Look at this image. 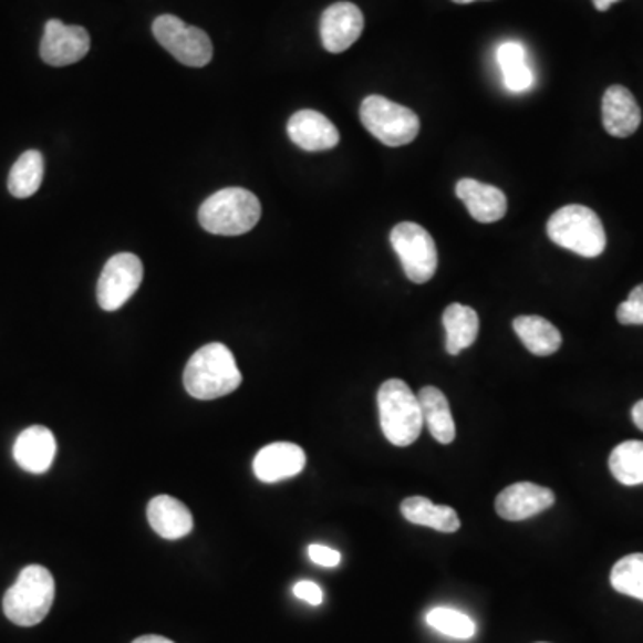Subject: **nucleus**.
<instances>
[{
    "label": "nucleus",
    "mask_w": 643,
    "mask_h": 643,
    "mask_svg": "<svg viewBox=\"0 0 643 643\" xmlns=\"http://www.w3.org/2000/svg\"><path fill=\"white\" fill-rule=\"evenodd\" d=\"M602 124L615 138H628L642 124V110L630 90L613 84L602 97Z\"/></svg>",
    "instance_id": "15"
},
{
    "label": "nucleus",
    "mask_w": 643,
    "mask_h": 643,
    "mask_svg": "<svg viewBox=\"0 0 643 643\" xmlns=\"http://www.w3.org/2000/svg\"><path fill=\"white\" fill-rule=\"evenodd\" d=\"M293 593H295V598L302 599L311 606H320L322 601H324V593L320 590L319 584L313 583V581H299L293 587Z\"/></svg>",
    "instance_id": "30"
},
{
    "label": "nucleus",
    "mask_w": 643,
    "mask_h": 643,
    "mask_svg": "<svg viewBox=\"0 0 643 643\" xmlns=\"http://www.w3.org/2000/svg\"><path fill=\"white\" fill-rule=\"evenodd\" d=\"M188 394L199 401H214L232 394L241 384V372L232 352L224 343H208L195 352L183 374Z\"/></svg>",
    "instance_id": "1"
},
{
    "label": "nucleus",
    "mask_w": 643,
    "mask_h": 643,
    "mask_svg": "<svg viewBox=\"0 0 643 643\" xmlns=\"http://www.w3.org/2000/svg\"><path fill=\"white\" fill-rule=\"evenodd\" d=\"M43 156L38 151L23 153L8 177V190L17 199H28L40 190L43 182Z\"/></svg>",
    "instance_id": "24"
},
{
    "label": "nucleus",
    "mask_w": 643,
    "mask_h": 643,
    "mask_svg": "<svg viewBox=\"0 0 643 643\" xmlns=\"http://www.w3.org/2000/svg\"><path fill=\"white\" fill-rule=\"evenodd\" d=\"M497 63L509 92H528L535 83L531 66L526 61V49L519 42H506L497 49Z\"/></svg>",
    "instance_id": "23"
},
{
    "label": "nucleus",
    "mask_w": 643,
    "mask_h": 643,
    "mask_svg": "<svg viewBox=\"0 0 643 643\" xmlns=\"http://www.w3.org/2000/svg\"><path fill=\"white\" fill-rule=\"evenodd\" d=\"M514 329L523 348L535 356H551L560 351L561 333L549 320L538 315L517 317L514 320Z\"/></svg>",
    "instance_id": "21"
},
{
    "label": "nucleus",
    "mask_w": 643,
    "mask_h": 643,
    "mask_svg": "<svg viewBox=\"0 0 643 643\" xmlns=\"http://www.w3.org/2000/svg\"><path fill=\"white\" fill-rule=\"evenodd\" d=\"M554 502V491L546 486L535 485V483H515L497 496L496 509L500 519L520 522L552 508Z\"/></svg>",
    "instance_id": "12"
},
{
    "label": "nucleus",
    "mask_w": 643,
    "mask_h": 643,
    "mask_svg": "<svg viewBox=\"0 0 643 643\" xmlns=\"http://www.w3.org/2000/svg\"><path fill=\"white\" fill-rule=\"evenodd\" d=\"M308 554H310V560L313 563L325 567V569H334L342 561V554L336 549L320 546V543H311L310 549H308Z\"/></svg>",
    "instance_id": "29"
},
{
    "label": "nucleus",
    "mask_w": 643,
    "mask_h": 643,
    "mask_svg": "<svg viewBox=\"0 0 643 643\" xmlns=\"http://www.w3.org/2000/svg\"><path fill=\"white\" fill-rule=\"evenodd\" d=\"M417 397L418 403H421L424 426L429 429L431 436L438 444H453L454 438H456V424H454L449 401L445 397L444 392L435 386H424L418 392Z\"/></svg>",
    "instance_id": "19"
},
{
    "label": "nucleus",
    "mask_w": 643,
    "mask_h": 643,
    "mask_svg": "<svg viewBox=\"0 0 643 643\" xmlns=\"http://www.w3.org/2000/svg\"><path fill=\"white\" fill-rule=\"evenodd\" d=\"M611 587L616 592L643 602V554H630L611 569Z\"/></svg>",
    "instance_id": "26"
},
{
    "label": "nucleus",
    "mask_w": 643,
    "mask_h": 643,
    "mask_svg": "<svg viewBox=\"0 0 643 643\" xmlns=\"http://www.w3.org/2000/svg\"><path fill=\"white\" fill-rule=\"evenodd\" d=\"M442 322L447 333L445 349L450 356H458L459 352L473 348L479 334V317L476 310L456 302L444 311Z\"/></svg>",
    "instance_id": "22"
},
{
    "label": "nucleus",
    "mask_w": 643,
    "mask_h": 643,
    "mask_svg": "<svg viewBox=\"0 0 643 643\" xmlns=\"http://www.w3.org/2000/svg\"><path fill=\"white\" fill-rule=\"evenodd\" d=\"M453 2H456V4H470L474 0H453Z\"/></svg>",
    "instance_id": "34"
},
{
    "label": "nucleus",
    "mask_w": 643,
    "mask_h": 643,
    "mask_svg": "<svg viewBox=\"0 0 643 643\" xmlns=\"http://www.w3.org/2000/svg\"><path fill=\"white\" fill-rule=\"evenodd\" d=\"M615 2H621V0H593V6H595L599 11H608L610 10V6L615 4Z\"/></svg>",
    "instance_id": "33"
},
{
    "label": "nucleus",
    "mask_w": 643,
    "mask_h": 643,
    "mask_svg": "<svg viewBox=\"0 0 643 643\" xmlns=\"http://www.w3.org/2000/svg\"><path fill=\"white\" fill-rule=\"evenodd\" d=\"M58 444L51 429L31 426L20 433L13 445V458L25 473L45 474L56 458Z\"/></svg>",
    "instance_id": "16"
},
{
    "label": "nucleus",
    "mask_w": 643,
    "mask_h": 643,
    "mask_svg": "<svg viewBox=\"0 0 643 643\" xmlns=\"http://www.w3.org/2000/svg\"><path fill=\"white\" fill-rule=\"evenodd\" d=\"M90 52V34L81 25L49 20L40 43V56L51 66L74 65Z\"/></svg>",
    "instance_id": "10"
},
{
    "label": "nucleus",
    "mask_w": 643,
    "mask_h": 643,
    "mask_svg": "<svg viewBox=\"0 0 643 643\" xmlns=\"http://www.w3.org/2000/svg\"><path fill=\"white\" fill-rule=\"evenodd\" d=\"M547 235L556 246L583 258H598L606 249V232L601 218L593 209L579 204L558 209L547 222Z\"/></svg>",
    "instance_id": "5"
},
{
    "label": "nucleus",
    "mask_w": 643,
    "mask_h": 643,
    "mask_svg": "<svg viewBox=\"0 0 643 643\" xmlns=\"http://www.w3.org/2000/svg\"><path fill=\"white\" fill-rule=\"evenodd\" d=\"M144 281V265L138 256L121 252L107 260L97 282V301L104 311L121 310Z\"/></svg>",
    "instance_id": "9"
},
{
    "label": "nucleus",
    "mask_w": 643,
    "mask_h": 643,
    "mask_svg": "<svg viewBox=\"0 0 643 643\" xmlns=\"http://www.w3.org/2000/svg\"><path fill=\"white\" fill-rule=\"evenodd\" d=\"M456 195L474 220L481 224L497 222L508 211L505 191L496 186L485 185L476 179H461L456 185Z\"/></svg>",
    "instance_id": "17"
},
{
    "label": "nucleus",
    "mask_w": 643,
    "mask_h": 643,
    "mask_svg": "<svg viewBox=\"0 0 643 643\" xmlns=\"http://www.w3.org/2000/svg\"><path fill=\"white\" fill-rule=\"evenodd\" d=\"M616 320L622 325H643V282L616 308Z\"/></svg>",
    "instance_id": "28"
},
{
    "label": "nucleus",
    "mask_w": 643,
    "mask_h": 643,
    "mask_svg": "<svg viewBox=\"0 0 643 643\" xmlns=\"http://www.w3.org/2000/svg\"><path fill=\"white\" fill-rule=\"evenodd\" d=\"M153 33L163 49L183 65L200 69L214 58V43L203 29L191 28L174 14H162L154 20Z\"/></svg>",
    "instance_id": "8"
},
{
    "label": "nucleus",
    "mask_w": 643,
    "mask_h": 643,
    "mask_svg": "<svg viewBox=\"0 0 643 643\" xmlns=\"http://www.w3.org/2000/svg\"><path fill=\"white\" fill-rule=\"evenodd\" d=\"M401 514L407 522L440 532H456L461 528L456 509L450 506H436L426 497H407L401 505Z\"/></svg>",
    "instance_id": "20"
},
{
    "label": "nucleus",
    "mask_w": 643,
    "mask_h": 643,
    "mask_svg": "<svg viewBox=\"0 0 643 643\" xmlns=\"http://www.w3.org/2000/svg\"><path fill=\"white\" fill-rule=\"evenodd\" d=\"M360 118L365 129L386 147L412 144L421 131L417 113L381 95H371L362 102Z\"/></svg>",
    "instance_id": "6"
},
{
    "label": "nucleus",
    "mask_w": 643,
    "mask_h": 643,
    "mask_svg": "<svg viewBox=\"0 0 643 643\" xmlns=\"http://www.w3.org/2000/svg\"><path fill=\"white\" fill-rule=\"evenodd\" d=\"M288 136L297 147L308 153H320L336 147L340 133L328 116L315 110H302L288 121Z\"/></svg>",
    "instance_id": "14"
},
{
    "label": "nucleus",
    "mask_w": 643,
    "mask_h": 643,
    "mask_svg": "<svg viewBox=\"0 0 643 643\" xmlns=\"http://www.w3.org/2000/svg\"><path fill=\"white\" fill-rule=\"evenodd\" d=\"M631 418H633L634 426L643 431V398L634 404L633 409H631Z\"/></svg>",
    "instance_id": "31"
},
{
    "label": "nucleus",
    "mask_w": 643,
    "mask_h": 643,
    "mask_svg": "<svg viewBox=\"0 0 643 643\" xmlns=\"http://www.w3.org/2000/svg\"><path fill=\"white\" fill-rule=\"evenodd\" d=\"M427 624L450 639L468 640L476 634V622L453 608H435L427 613Z\"/></svg>",
    "instance_id": "27"
},
{
    "label": "nucleus",
    "mask_w": 643,
    "mask_h": 643,
    "mask_svg": "<svg viewBox=\"0 0 643 643\" xmlns=\"http://www.w3.org/2000/svg\"><path fill=\"white\" fill-rule=\"evenodd\" d=\"M305 465V453L290 442H276L256 454L255 474L261 483H279L299 476Z\"/></svg>",
    "instance_id": "13"
},
{
    "label": "nucleus",
    "mask_w": 643,
    "mask_h": 643,
    "mask_svg": "<svg viewBox=\"0 0 643 643\" xmlns=\"http://www.w3.org/2000/svg\"><path fill=\"white\" fill-rule=\"evenodd\" d=\"M540 643H543V642H540Z\"/></svg>",
    "instance_id": "35"
},
{
    "label": "nucleus",
    "mask_w": 643,
    "mask_h": 643,
    "mask_svg": "<svg viewBox=\"0 0 643 643\" xmlns=\"http://www.w3.org/2000/svg\"><path fill=\"white\" fill-rule=\"evenodd\" d=\"M260 218V199L246 188H224L204 200L199 209L200 226L220 237L246 235Z\"/></svg>",
    "instance_id": "3"
},
{
    "label": "nucleus",
    "mask_w": 643,
    "mask_h": 643,
    "mask_svg": "<svg viewBox=\"0 0 643 643\" xmlns=\"http://www.w3.org/2000/svg\"><path fill=\"white\" fill-rule=\"evenodd\" d=\"M390 243L409 281L424 284L433 279L438 269V250L424 227L415 222L397 224L390 232Z\"/></svg>",
    "instance_id": "7"
},
{
    "label": "nucleus",
    "mask_w": 643,
    "mask_h": 643,
    "mask_svg": "<svg viewBox=\"0 0 643 643\" xmlns=\"http://www.w3.org/2000/svg\"><path fill=\"white\" fill-rule=\"evenodd\" d=\"M133 643H174L172 640L165 639V636H159V634H145V636H139Z\"/></svg>",
    "instance_id": "32"
},
{
    "label": "nucleus",
    "mask_w": 643,
    "mask_h": 643,
    "mask_svg": "<svg viewBox=\"0 0 643 643\" xmlns=\"http://www.w3.org/2000/svg\"><path fill=\"white\" fill-rule=\"evenodd\" d=\"M147 519L151 528L165 540H179L194 529L190 509L170 496L154 497L147 506Z\"/></svg>",
    "instance_id": "18"
},
{
    "label": "nucleus",
    "mask_w": 643,
    "mask_h": 643,
    "mask_svg": "<svg viewBox=\"0 0 643 643\" xmlns=\"http://www.w3.org/2000/svg\"><path fill=\"white\" fill-rule=\"evenodd\" d=\"M610 470L624 486L643 485V442L628 440L610 454Z\"/></svg>",
    "instance_id": "25"
},
{
    "label": "nucleus",
    "mask_w": 643,
    "mask_h": 643,
    "mask_svg": "<svg viewBox=\"0 0 643 643\" xmlns=\"http://www.w3.org/2000/svg\"><path fill=\"white\" fill-rule=\"evenodd\" d=\"M365 19L356 4L352 2H336L329 6L320 20V38L325 51L340 54L362 37Z\"/></svg>",
    "instance_id": "11"
},
{
    "label": "nucleus",
    "mask_w": 643,
    "mask_h": 643,
    "mask_svg": "<svg viewBox=\"0 0 643 643\" xmlns=\"http://www.w3.org/2000/svg\"><path fill=\"white\" fill-rule=\"evenodd\" d=\"M56 598V583L42 564H29L6 592L2 610L8 621L20 628H33L45 621Z\"/></svg>",
    "instance_id": "2"
},
{
    "label": "nucleus",
    "mask_w": 643,
    "mask_h": 643,
    "mask_svg": "<svg viewBox=\"0 0 643 643\" xmlns=\"http://www.w3.org/2000/svg\"><path fill=\"white\" fill-rule=\"evenodd\" d=\"M383 435L395 447L415 444L424 427L421 403L404 381L388 380L377 392Z\"/></svg>",
    "instance_id": "4"
}]
</instances>
